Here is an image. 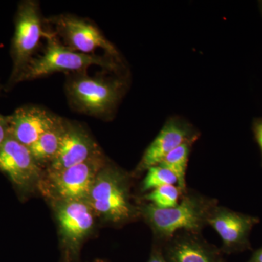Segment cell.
<instances>
[{
  "label": "cell",
  "mask_w": 262,
  "mask_h": 262,
  "mask_svg": "<svg viewBox=\"0 0 262 262\" xmlns=\"http://www.w3.org/2000/svg\"><path fill=\"white\" fill-rule=\"evenodd\" d=\"M173 208L161 209L147 203L139 207L145 220L158 239L168 241L182 231L201 233L208 225L212 210L217 206L214 199L194 192H186Z\"/></svg>",
  "instance_id": "cell-1"
},
{
  "label": "cell",
  "mask_w": 262,
  "mask_h": 262,
  "mask_svg": "<svg viewBox=\"0 0 262 262\" xmlns=\"http://www.w3.org/2000/svg\"><path fill=\"white\" fill-rule=\"evenodd\" d=\"M130 182L125 172L106 163L95 179L85 201L95 215L112 224L125 223L140 215L131 201Z\"/></svg>",
  "instance_id": "cell-2"
},
{
  "label": "cell",
  "mask_w": 262,
  "mask_h": 262,
  "mask_svg": "<svg viewBox=\"0 0 262 262\" xmlns=\"http://www.w3.org/2000/svg\"><path fill=\"white\" fill-rule=\"evenodd\" d=\"M46 39L47 46L42 54L34 57L29 62L13 84L37 80L57 72H84L91 66H99L108 70H117V63L113 58L72 51L61 42L54 32H50Z\"/></svg>",
  "instance_id": "cell-3"
},
{
  "label": "cell",
  "mask_w": 262,
  "mask_h": 262,
  "mask_svg": "<svg viewBox=\"0 0 262 262\" xmlns=\"http://www.w3.org/2000/svg\"><path fill=\"white\" fill-rule=\"evenodd\" d=\"M66 94L76 111L91 116H107L121 98L124 83L118 79L91 77L84 72L69 75Z\"/></svg>",
  "instance_id": "cell-4"
},
{
  "label": "cell",
  "mask_w": 262,
  "mask_h": 262,
  "mask_svg": "<svg viewBox=\"0 0 262 262\" xmlns=\"http://www.w3.org/2000/svg\"><path fill=\"white\" fill-rule=\"evenodd\" d=\"M39 3L25 0L18 4L15 18V32L11 43L13 70L8 86H11L19 74L34 58L42 38L50 32L45 30Z\"/></svg>",
  "instance_id": "cell-5"
},
{
  "label": "cell",
  "mask_w": 262,
  "mask_h": 262,
  "mask_svg": "<svg viewBox=\"0 0 262 262\" xmlns=\"http://www.w3.org/2000/svg\"><path fill=\"white\" fill-rule=\"evenodd\" d=\"M48 21L54 27V33L61 42L72 51L95 54L96 50L102 49L110 58L115 60L120 58L118 51L113 43L87 19L64 14L52 17Z\"/></svg>",
  "instance_id": "cell-6"
},
{
  "label": "cell",
  "mask_w": 262,
  "mask_h": 262,
  "mask_svg": "<svg viewBox=\"0 0 262 262\" xmlns=\"http://www.w3.org/2000/svg\"><path fill=\"white\" fill-rule=\"evenodd\" d=\"M106 163L104 155L100 152L70 168L48 171V192L56 201H85L95 179Z\"/></svg>",
  "instance_id": "cell-7"
},
{
  "label": "cell",
  "mask_w": 262,
  "mask_h": 262,
  "mask_svg": "<svg viewBox=\"0 0 262 262\" xmlns=\"http://www.w3.org/2000/svg\"><path fill=\"white\" fill-rule=\"evenodd\" d=\"M258 222L256 217L216 206L209 215L208 225L213 227L220 236L223 244L222 251L233 253L251 247L250 234Z\"/></svg>",
  "instance_id": "cell-8"
},
{
  "label": "cell",
  "mask_w": 262,
  "mask_h": 262,
  "mask_svg": "<svg viewBox=\"0 0 262 262\" xmlns=\"http://www.w3.org/2000/svg\"><path fill=\"white\" fill-rule=\"evenodd\" d=\"M56 214L69 253L77 254L81 243L95 224V214L85 201H56Z\"/></svg>",
  "instance_id": "cell-9"
},
{
  "label": "cell",
  "mask_w": 262,
  "mask_h": 262,
  "mask_svg": "<svg viewBox=\"0 0 262 262\" xmlns=\"http://www.w3.org/2000/svg\"><path fill=\"white\" fill-rule=\"evenodd\" d=\"M42 170L29 148L11 136L0 146V170L18 187L30 189L40 184Z\"/></svg>",
  "instance_id": "cell-10"
},
{
  "label": "cell",
  "mask_w": 262,
  "mask_h": 262,
  "mask_svg": "<svg viewBox=\"0 0 262 262\" xmlns=\"http://www.w3.org/2000/svg\"><path fill=\"white\" fill-rule=\"evenodd\" d=\"M99 146L82 125L66 120L61 146L48 171H58L84 163L98 153Z\"/></svg>",
  "instance_id": "cell-11"
},
{
  "label": "cell",
  "mask_w": 262,
  "mask_h": 262,
  "mask_svg": "<svg viewBox=\"0 0 262 262\" xmlns=\"http://www.w3.org/2000/svg\"><path fill=\"white\" fill-rule=\"evenodd\" d=\"M196 139L198 135L187 122L175 117L170 118L146 148L135 173H143L151 167L159 165L167 155L183 143L194 141Z\"/></svg>",
  "instance_id": "cell-12"
},
{
  "label": "cell",
  "mask_w": 262,
  "mask_h": 262,
  "mask_svg": "<svg viewBox=\"0 0 262 262\" xmlns=\"http://www.w3.org/2000/svg\"><path fill=\"white\" fill-rule=\"evenodd\" d=\"M7 117L10 136L28 148L54 126L60 118L46 108L36 106H22Z\"/></svg>",
  "instance_id": "cell-13"
},
{
  "label": "cell",
  "mask_w": 262,
  "mask_h": 262,
  "mask_svg": "<svg viewBox=\"0 0 262 262\" xmlns=\"http://www.w3.org/2000/svg\"><path fill=\"white\" fill-rule=\"evenodd\" d=\"M162 251L168 262H224L220 250L195 232H177Z\"/></svg>",
  "instance_id": "cell-14"
},
{
  "label": "cell",
  "mask_w": 262,
  "mask_h": 262,
  "mask_svg": "<svg viewBox=\"0 0 262 262\" xmlns=\"http://www.w3.org/2000/svg\"><path fill=\"white\" fill-rule=\"evenodd\" d=\"M66 120L60 117L51 129L45 133L30 147L33 158L41 168H48L56 158L64 134Z\"/></svg>",
  "instance_id": "cell-15"
},
{
  "label": "cell",
  "mask_w": 262,
  "mask_h": 262,
  "mask_svg": "<svg viewBox=\"0 0 262 262\" xmlns=\"http://www.w3.org/2000/svg\"><path fill=\"white\" fill-rule=\"evenodd\" d=\"M193 143L194 141H187L183 143L167 155L159 164L160 166L170 170L177 177L178 180L177 186L182 194L187 192L186 174H187L191 146Z\"/></svg>",
  "instance_id": "cell-16"
},
{
  "label": "cell",
  "mask_w": 262,
  "mask_h": 262,
  "mask_svg": "<svg viewBox=\"0 0 262 262\" xmlns=\"http://www.w3.org/2000/svg\"><path fill=\"white\" fill-rule=\"evenodd\" d=\"M181 194L178 186L165 185L150 191L144 195V199L157 208L168 209L179 204Z\"/></svg>",
  "instance_id": "cell-17"
},
{
  "label": "cell",
  "mask_w": 262,
  "mask_h": 262,
  "mask_svg": "<svg viewBox=\"0 0 262 262\" xmlns=\"http://www.w3.org/2000/svg\"><path fill=\"white\" fill-rule=\"evenodd\" d=\"M177 184V177L170 170L158 165L146 170V177L141 183V191L147 192L163 186Z\"/></svg>",
  "instance_id": "cell-18"
},
{
  "label": "cell",
  "mask_w": 262,
  "mask_h": 262,
  "mask_svg": "<svg viewBox=\"0 0 262 262\" xmlns=\"http://www.w3.org/2000/svg\"><path fill=\"white\" fill-rule=\"evenodd\" d=\"M8 117L0 114V146L10 137Z\"/></svg>",
  "instance_id": "cell-19"
},
{
  "label": "cell",
  "mask_w": 262,
  "mask_h": 262,
  "mask_svg": "<svg viewBox=\"0 0 262 262\" xmlns=\"http://www.w3.org/2000/svg\"><path fill=\"white\" fill-rule=\"evenodd\" d=\"M253 131L262 153V118L256 119L253 121Z\"/></svg>",
  "instance_id": "cell-20"
},
{
  "label": "cell",
  "mask_w": 262,
  "mask_h": 262,
  "mask_svg": "<svg viewBox=\"0 0 262 262\" xmlns=\"http://www.w3.org/2000/svg\"><path fill=\"white\" fill-rule=\"evenodd\" d=\"M147 262H168L164 256L163 251L159 247L153 248Z\"/></svg>",
  "instance_id": "cell-21"
},
{
  "label": "cell",
  "mask_w": 262,
  "mask_h": 262,
  "mask_svg": "<svg viewBox=\"0 0 262 262\" xmlns=\"http://www.w3.org/2000/svg\"><path fill=\"white\" fill-rule=\"evenodd\" d=\"M248 262H262V248L257 250Z\"/></svg>",
  "instance_id": "cell-22"
},
{
  "label": "cell",
  "mask_w": 262,
  "mask_h": 262,
  "mask_svg": "<svg viewBox=\"0 0 262 262\" xmlns=\"http://www.w3.org/2000/svg\"><path fill=\"white\" fill-rule=\"evenodd\" d=\"M94 262H106V261H102V260H96V261H95Z\"/></svg>",
  "instance_id": "cell-23"
},
{
  "label": "cell",
  "mask_w": 262,
  "mask_h": 262,
  "mask_svg": "<svg viewBox=\"0 0 262 262\" xmlns=\"http://www.w3.org/2000/svg\"><path fill=\"white\" fill-rule=\"evenodd\" d=\"M66 262H71V261H70V260H69V259H68V260H67V261H66Z\"/></svg>",
  "instance_id": "cell-24"
}]
</instances>
